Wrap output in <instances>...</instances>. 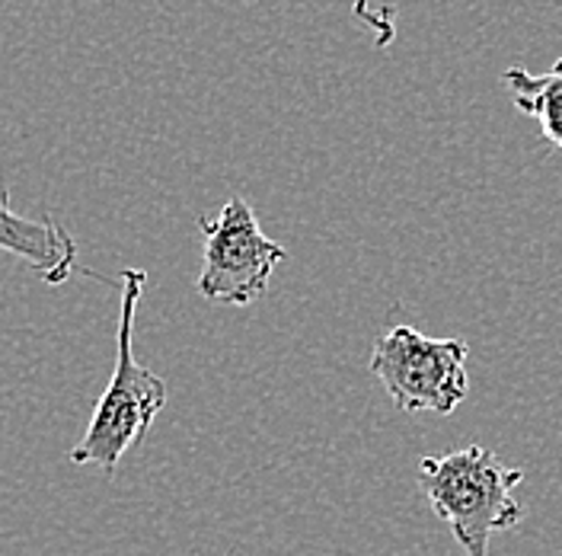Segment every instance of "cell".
I'll return each mask as SVG.
<instances>
[{"label":"cell","mask_w":562,"mask_h":556,"mask_svg":"<svg viewBox=\"0 0 562 556\" xmlns=\"http://www.w3.org/2000/svg\"><path fill=\"white\" fill-rule=\"evenodd\" d=\"M502 84L512 93L515 109L540 125V135L562 151V58L547 74L508 68Z\"/></svg>","instance_id":"8992f818"},{"label":"cell","mask_w":562,"mask_h":556,"mask_svg":"<svg viewBox=\"0 0 562 556\" xmlns=\"http://www.w3.org/2000/svg\"><path fill=\"white\" fill-rule=\"evenodd\" d=\"M396 7L400 0H355V20L374 35L378 48H390L396 38Z\"/></svg>","instance_id":"52a82bcc"},{"label":"cell","mask_w":562,"mask_h":556,"mask_svg":"<svg viewBox=\"0 0 562 556\" xmlns=\"http://www.w3.org/2000/svg\"><path fill=\"white\" fill-rule=\"evenodd\" d=\"M0 249L23 259L48 285H65L77 269V241L58 218H26L10 209V192H0Z\"/></svg>","instance_id":"5b68a950"},{"label":"cell","mask_w":562,"mask_h":556,"mask_svg":"<svg viewBox=\"0 0 562 556\" xmlns=\"http://www.w3.org/2000/svg\"><path fill=\"white\" fill-rule=\"evenodd\" d=\"M199 227L205 246L195 291L214 304L234 308H249L259 301L288 253L262 234L256 211L244 199H231L217 214L199 218Z\"/></svg>","instance_id":"277c9868"},{"label":"cell","mask_w":562,"mask_h":556,"mask_svg":"<svg viewBox=\"0 0 562 556\" xmlns=\"http://www.w3.org/2000/svg\"><path fill=\"white\" fill-rule=\"evenodd\" d=\"M521 483L525 470L505 467L483 445L419 460V489L467 556H490L492 534L518 527L525 509L515 489Z\"/></svg>","instance_id":"7a4b0ae2"},{"label":"cell","mask_w":562,"mask_h":556,"mask_svg":"<svg viewBox=\"0 0 562 556\" xmlns=\"http://www.w3.org/2000/svg\"><path fill=\"white\" fill-rule=\"evenodd\" d=\"M119 285H122V304H119L115 368L83 438L70 452L74 464L80 467L97 464L105 477H112L122 457L144 442L154 419L167 407V381L135 358V313L147 285V273L132 266L119 276Z\"/></svg>","instance_id":"6da1fadb"},{"label":"cell","mask_w":562,"mask_h":556,"mask_svg":"<svg viewBox=\"0 0 562 556\" xmlns=\"http://www.w3.org/2000/svg\"><path fill=\"white\" fill-rule=\"evenodd\" d=\"M467 358L463 340H428L413 326H390L374 343L371 375L400 413L451 416L470 393Z\"/></svg>","instance_id":"3957f363"}]
</instances>
